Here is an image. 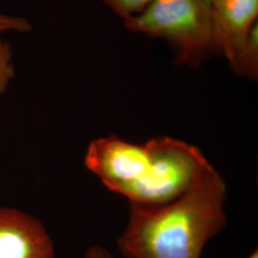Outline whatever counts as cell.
I'll return each mask as SVG.
<instances>
[{
    "instance_id": "1",
    "label": "cell",
    "mask_w": 258,
    "mask_h": 258,
    "mask_svg": "<svg viewBox=\"0 0 258 258\" xmlns=\"http://www.w3.org/2000/svg\"><path fill=\"white\" fill-rule=\"evenodd\" d=\"M227 185L211 166L169 203H129L128 223L117 241L124 258H201L208 242L227 225Z\"/></svg>"
},
{
    "instance_id": "2",
    "label": "cell",
    "mask_w": 258,
    "mask_h": 258,
    "mask_svg": "<svg viewBox=\"0 0 258 258\" xmlns=\"http://www.w3.org/2000/svg\"><path fill=\"white\" fill-rule=\"evenodd\" d=\"M129 31L163 38L175 52L178 64L199 68L218 55L212 5L206 0H156L136 16L124 19Z\"/></svg>"
},
{
    "instance_id": "3",
    "label": "cell",
    "mask_w": 258,
    "mask_h": 258,
    "mask_svg": "<svg viewBox=\"0 0 258 258\" xmlns=\"http://www.w3.org/2000/svg\"><path fill=\"white\" fill-rule=\"evenodd\" d=\"M152 162L148 174L126 198L130 204L155 207L180 197L212 165L202 151L184 141L157 137L148 141Z\"/></svg>"
},
{
    "instance_id": "4",
    "label": "cell",
    "mask_w": 258,
    "mask_h": 258,
    "mask_svg": "<svg viewBox=\"0 0 258 258\" xmlns=\"http://www.w3.org/2000/svg\"><path fill=\"white\" fill-rule=\"evenodd\" d=\"M151 162L148 142L140 145L117 136L93 140L84 156L85 167L109 190L124 197L148 174Z\"/></svg>"
},
{
    "instance_id": "5",
    "label": "cell",
    "mask_w": 258,
    "mask_h": 258,
    "mask_svg": "<svg viewBox=\"0 0 258 258\" xmlns=\"http://www.w3.org/2000/svg\"><path fill=\"white\" fill-rule=\"evenodd\" d=\"M0 258H55V246L35 216L0 207Z\"/></svg>"
},
{
    "instance_id": "6",
    "label": "cell",
    "mask_w": 258,
    "mask_h": 258,
    "mask_svg": "<svg viewBox=\"0 0 258 258\" xmlns=\"http://www.w3.org/2000/svg\"><path fill=\"white\" fill-rule=\"evenodd\" d=\"M212 11L216 46L230 61L257 22L258 0H216Z\"/></svg>"
},
{
    "instance_id": "7",
    "label": "cell",
    "mask_w": 258,
    "mask_h": 258,
    "mask_svg": "<svg viewBox=\"0 0 258 258\" xmlns=\"http://www.w3.org/2000/svg\"><path fill=\"white\" fill-rule=\"evenodd\" d=\"M234 74L248 78L251 81L258 79V23L250 29L245 41L236 50L229 61Z\"/></svg>"
},
{
    "instance_id": "8",
    "label": "cell",
    "mask_w": 258,
    "mask_h": 258,
    "mask_svg": "<svg viewBox=\"0 0 258 258\" xmlns=\"http://www.w3.org/2000/svg\"><path fill=\"white\" fill-rule=\"evenodd\" d=\"M117 16L124 19L142 13L156 0H102Z\"/></svg>"
},
{
    "instance_id": "9",
    "label": "cell",
    "mask_w": 258,
    "mask_h": 258,
    "mask_svg": "<svg viewBox=\"0 0 258 258\" xmlns=\"http://www.w3.org/2000/svg\"><path fill=\"white\" fill-rule=\"evenodd\" d=\"M15 77L13 50L7 41L0 39V96L6 91Z\"/></svg>"
},
{
    "instance_id": "10",
    "label": "cell",
    "mask_w": 258,
    "mask_h": 258,
    "mask_svg": "<svg viewBox=\"0 0 258 258\" xmlns=\"http://www.w3.org/2000/svg\"><path fill=\"white\" fill-rule=\"evenodd\" d=\"M31 30L32 25L27 19L0 14V35L8 32L27 33Z\"/></svg>"
},
{
    "instance_id": "11",
    "label": "cell",
    "mask_w": 258,
    "mask_h": 258,
    "mask_svg": "<svg viewBox=\"0 0 258 258\" xmlns=\"http://www.w3.org/2000/svg\"><path fill=\"white\" fill-rule=\"evenodd\" d=\"M84 258H114L110 252L102 246L94 245L86 249Z\"/></svg>"
},
{
    "instance_id": "12",
    "label": "cell",
    "mask_w": 258,
    "mask_h": 258,
    "mask_svg": "<svg viewBox=\"0 0 258 258\" xmlns=\"http://www.w3.org/2000/svg\"><path fill=\"white\" fill-rule=\"evenodd\" d=\"M247 258H258V250L257 249H254L250 254H249V256Z\"/></svg>"
},
{
    "instance_id": "13",
    "label": "cell",
    "mask_w": 258,
    "mask_h": 258,
    "mask_svg": "<svg viewBox=\"0 0 258 258\" xmlns=\"http://www.w3.org/2000/svg\"><path fill=\"white\" fill-rule=\"evenodd\" d=\"M206 1L212 5V4H213V3H214L216 0H206Z\"/></svg>"
}]
</instances>
